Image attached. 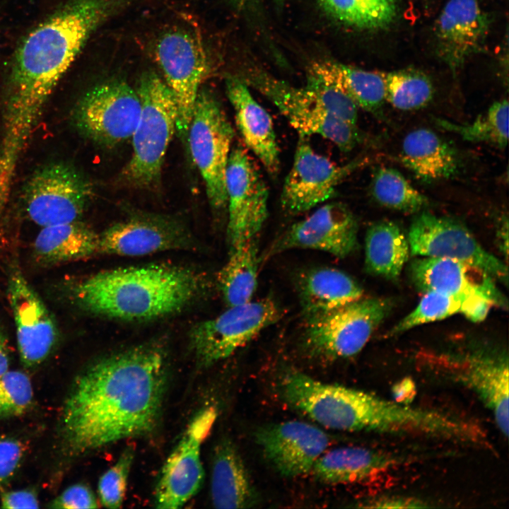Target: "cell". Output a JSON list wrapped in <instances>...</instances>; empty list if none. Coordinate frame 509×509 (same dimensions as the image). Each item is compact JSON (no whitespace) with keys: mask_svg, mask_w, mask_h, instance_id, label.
<instances>
[{"mask_svg":"<svg viewBox=\"0 0 509 509\" xmlns=\"http://www.w3.org/2000/svg\"><path fill=\"white\" fill-rule=\"evenodd\" d=\"M166 378V356L158 346H136L92 363L76 379L64 406L68 445L81 452L151 431Z\"/></svg>","mask_w":509,"mask_h":509,"instance_id":"obj_1","label":"cell"},{"mask_svg":"<svg viewBox=\"0 0 509 509\" xmlns=\"http://www.w3.org/2000/svg\"><path fill=\"white\" fill-rule=\"evenodd\" d=\"M131 1L69 0L24 37L7 83L0 144L4 152H23L45 103L88 38Z\"/></svg>","mask_w":509,"mask_h":509,"instance_id":"obj_2","label":"cell"},{"mask_svg":"<svg viewBox=\"0 0 509 509\" xmlns=\"http://www.w3.org/2000/svg\"><path fill=\"white\" fill-rule=\"evenodd\" d=\"M199 276L175 266L117 268L91 275L71 288L78 305L91 313L128 320L177 311L202 288Z\"/></svg>","mask_w":509,"mask_h":509,"instance_id":"obj_3","label":"cell"},{"mask_svg":"<svg viewBox=\"0 0 509 509\" xmlns=\"http://www.w3.org/2000/svg\"><path fill=\"white\" fill-rule=\"evenodd\" d=\"M281 390L289 405L328 428L378 433L389 419L385 399L363 390L320 382L300 372L286 375Z\"/></svg>","mask_w":509,"mask_h":509,"instance_id":"obj_4","label":"cell"},{"mask_svg":"<svg viewBox=\"0 0 509 509\" xmlns=\"http://www.w3.org/2000/svg\"><path fill=\"white\" fill-rule=\"evenodd\" d=\"M136 91L141 113L131 137L132 154L122 176L130 186L142 189L159 181L168 148L177 133V107L165 81L155 73L145 74Z\"/></svg>","mask_w":509,"mask_h":509,"instance_id":"obj_5","label":"cell"},{"mask_svg":"<svg viewBox=\"0 0 509 509\" xmlns=\"http://www.w3.org/2000/svg\"><path fill=\"white\" fill-rule=\"evenodd\" d=\"M240 78L272 103L299 135L320 136L344 152L365 140L356 124L331 114L307 86L296 88L260 71H249Z\"/></svg>","mask_w":509,"mask_h":509,"instance_id":"obj_6","label":"cell"},{"mask_svg":"<svg viewBox=\"0 0 509 509\" xmlns=\"http://www.w3.org/2000/svg\"><path fill=\"white\" fill-rule=\"evenodd\" d=\"M387 298H361L324 315L306 320L303 342L312 355L345 358L359 353L392 310Z\"/></svg>","mask_w":509,"mask_h":509,"instance_id":"obj_7","label":"cell"},{"mask_svg":"<svg viewBox=\"0 0 509 509\" xmlns=\"http://www.w3.org/2000/svg\"><path fill=\"white\" fill-rule=\"evenodd\" d=\"M235 132L220 103L200 88L188 128L187 141L194 163L204 180L210 205L227 204L226 172Z\"/></svg>","mask_w":509,"mask_h":509,"instance_id":"obj_8","label":"cell"},{"mask_svg":"<svg viewBox=\"0 0 509 509\" xmlns=\"http://www.w3.org/2000/svg\"><path fill=\"white\" fill-rule=\"evenodd\" d=\"M141 109L136 90L124 81L111 80L86 92L74 108L72 119L87 138L113 147L131 137Z\"/></svg>","mask_w":509,"mask_h":509,"instance_id":"obj_9","label":"cell"},{"mask_svg":"<svg viewBox=\"0 0 509 509\" xmlns=\"http://www.w3.org/2000/svg\"><path fill=\"white\" fill-rule=\"evenodd\" d=\"M93 190L72 165L55 162L36 170L27 182L23 201L27 215L46 227L79 221Z\"/></svg>","mask_w":509,"mask_h":509,"instance_id":"obj_10","label":"cell"},{"mask_svg":"<svg viewBox=\"0 0 509 509\" xmlns=\"http://www.w3.org/2000/svg\"><path fill=\"white\" fill-rule=\"evenodd\" d=\"M281 315L279 306L269 298L228 307L193 328L192 348L202 364L211 365L230 356Z\"/></svg>","mask_w":509,"mask_h":509,"instance_id":"obj_11","label":"cell"},{"mask_svg":"<svg viewBox=\"0 0 509 509\" xmlns=\"http://www.w3.org/2000/svg\"><path fill=\"white\" fill-rule=\"evenodd\" d=\"M367 160L359 158L338 165L315 151L308 136L299 135L293 163L282 188L283 210L296 215L326 202L335 195L338 186Z\"/></svg>","mask_w":509,"mask_h":509,"instance_id":"obj_12","label":"cell"},{"mask_svg":"<svg viewBox=\"0 0 509 509\" xmlns=\"http://www.w3.org/2000/svg\"><path fill=\"white\" fill-rule=\"evenodd\" d=\"M410 253L419 257H445L480 267L505 285L507 266L486 251L460 221L422 211L413 219L407 234Z\"/></svg>","mask_w":509,"mask_h":509,"instance_id":"obj_13","label":"cell"},{"mask_svg":"<svg viewBox=\"0 0 509 509\" xmlns=\"http://www.w3.org/2000/svg\"><path fill=\"white\" fill-rule=\"evenodd\" d=\"M156 55L177 105V133L185 141L200 86L209 73L204 49L189 33L172 30L160 37Z\"/></svg>","mask_w":509,"mask_h":509,"instance_id":"obj_14","label":"cell"},{"mask_svg":"<svg viewBox=\"0 0 509 509\" xmlns=\"http://www.w3.org/2000/svg\"><path fill=\"white\" fill-rule=\"evenodd\" d=\"M226 190L230 248L256 238L268 216L267 187L246 150L239 146L229 156Z\"/></svg>","mask_w":509,"mask_h":509,"instance_id":"obj_15","label":"cell"},{"mask_svg":"<svg viewBox=\"0 0 509 509\" xmlns=\"http://www.w3.org/2000/svg\"><path fill=\"white\" fill-rule=\"evenodd\" d=\"M358 232L356 218L345 204L327 203L291 225L271 245L264 259L291 249L320 250L344 258L357 249Z\"/></svg>","mask_w":509,"mask_h":509,"instance_id":"obj_16","label":"cell"},{"mask_svg":"<svg viewBox=\"0 0 509 509\" xmlns=\"http://www.w3.org/2000/svg\"><path fill=\"white\" fill-rule=\"evenodd\" d=\"M215 419V410L206 409L188 426L162 469L155 495L157 508H181L199 490L204 475L201 445Z\"/></svg>","mask_w":509,"mask_h":509,"instance_id":"obj_17","label":"cell"},{"mask_svg":"<svg viewBox=\"0 0 509 509\" xmlns=\"http://www.w3.org/2000/svg\"><path fill=\"white\" fill-rule=\"evenodd\" d=\"M8 296L14 319L22 363L33 367L53 349L58 331L49 310L25 276L13 271L8 281Z\"/></svg>","mask_w":509,"mask_h":509,"instance_id":"obj_18","label":"cell"},{"mask_svg":"<svg viewBox=\"0 0 509 509\" xmlns=\"http://www.w3.org/2000/svg\"><path fill=\"white\" fill-rule=\"evenodd\" d=\"M442 374L473 391L493 414L498 430L508 435V358L504 353L474 351L442 366Z\"/></svg>","mask_w":509,"mask_h":509,"instance_id":"obj_19","label":"cell"},{"mask_svg":"<svg viewBox=\"0 0 509 509\" xmlns=\"http://www.w3.org/2000/svg\"><path fill=\"white\" fill-rule=\"evenodd\" d=\"M255 438L267 460L286 477L312 469L329 443L323 431L298 421L266 425L257 431Z\"/></svg>","mask_w":509,"mask_h":509,"instance_id":"obj_20","label":"cell"},{"mask_svg":"<svg viewBox=\"0 0 509 509\" xmlns=\"http://www.w3.org/2000/svg\"><path fill=\"white\" fill-rule=\"evenodd\" d=\"M409 276L415 288L423 293L476 294L495 306L508 309V300L494 278L479 266L450 258L419 257L410 262Z\"/></svg>","mask_w":509,"mask_h":509,"instance_id":"obj_21","label":"cell"},{"mask_svg":"<svg viewBox=\"0 0 509 509\" xmlns=\"http://www.w3.org/2000/svg\"><path fill=\"white\" fill-rule=\"evenodd\" d=\"M488 20L478 0H448L435 27L437 52L453 73L482 45Z\"/></svg>","mask_w":509,"mask_h":509,"instance_id":"obj_22","label":"cell"},{"mask_svg":"<svg viewBox=\"0 0 509 509\" xmlns=\"http://www.w3.org/2000/svg\"><path fill=\"white\" fill-rule=\"evenodd\" d=\"M192 246L191 237L176 223L135 218L117 223L99 235L98 253L139 256Z\"/></svg>","mask_w":509,"mask_h":509,"instance_id":"obj_23","label":"cell"},{"mask_svg":"<svg viewBox=\"0 0 509 509\" xmlns=\"http://www.w3.org/2000/svg\"><path fill=\"white\" fill-rule=\"evenodd\" d=\"M226 90L245 146L269 174L276 175L280 166V152L271 117L240 77L227 78Z\"/></svg>","mask_w":509,"mask_h":509,"instance_id":"obj_24","label":"cell"},{"mask_svg":"<svg viewBox=\"0 0 509 509\" xmlns=\"http://www.w3.org/2000/svg\"><path fill=\"white\" fill-rule=\"evenodd\" d=\"M305 319L332 311L363 296L361 286L348 274L331 267H317L302 274L297 281Z\"/></svg>","mask_w":509,"mask_h":509,"instance_id":"obj_25","label":"cell"},{"mask_svg":"<svg viewBox=\"0 0 509 509\" xmlns=\"http://www.w3.org/2000/svg\"><path fill=\"white\" fill-rule=\"evenodd\" d=\"M399 158L417 179L428 183L452 177L460 167L455 148L426 128L413 130L406 135Z\"/></svg>","mask_w":509,"mask_h":509,"instance_id":"obj_26","label":"cell"},{"mask_svg":"<svg viewBox=\"0 0 509 509\" xmlns=\"http://www.w3.org/2000/svg\"><path fill=\"white\" fill-rule=\"evenodd\" d=\"M211 497L217 508H247L257 501L243 460L234 444L221 441L213 460Z\"/></svg>","mask_w":509,"mask_h":509,"instance_id":"obj_27","label":"cell"},{"mask_svg":"<svg viewBox=\"0 0 509 509\" xmlns=\"http://www.w3.org/2000/svg\"><path fill=\"white\" fill-rule=\"evenodd\" d=\"M308 73L340 90L358 107L379 119L383 117L385 88L382 74L329 61L311 64Z\"/></svg>","mask_w":509,"mask_h":509,"instance_id":"obj_28","label":"cell"},{"mask_svg":"<svg viewBox=\"0 0 509 509\" xmlns=\"http://www.w3.org/2000/svg\"><path fill=\"white\" fill-rule=\"evenodd\" d=\"M397 463L390 454L360 447H345L323 453L312 469L320 481L333 484L363 480Z\"/></svg>","mask_w":509,"mask_h":509,"instance_id":"obj_29","label":"cell"},{"mask_svg":"<svg viewBox=\"0 0 509 509\" xmlns=\"http://www.w3.org/2000/svg\"><path fill=\"white\" fill-rule=\"evenodd\" d=\"M36 259L53 265L87 258L99 251V235L79 221L42 227L33 244Z\"/></svg>","mask_w":509,"mask_h":509,"instance_id":"obj_30","label":"cell"},{"mask_svg":"<svg viewBox=\"0 0 509 509\" xmlns=\"http://www.w3.org/2000/svg\"><path fill=\"white\" fill-rule=\"evenodd\" d=\"M410 255L407 235L397 223L378 221L368 228L365 236V269L369 274L396 281Z\"/></svg>","mask_w":509,"mask_h":509,"instance_id":"obj_31","label":"cell"},{"mask_svg":"<svg viewBox=\"0 0 509 509\" xmlns=\"http://www.w3.org/2000/svg\"><path fill=\"white\" fill-rule=\"evenodd\" d=\"M259 260L256 238L230 248L228 259L218 276L228 307L252 300L257 285Z\"/></svg>","mask_w":509,"mask_h":509,"instance_id":"obj_32","label":"cell"},{"mask_svg":"<svg viewBox=\"0 0 509 509\" xmlns=\"http://www.w3.org/2000/svg\"><path fill=\"white\" fill-rule=\"evenodd\" d=\"M370 192L379 205L404 213H416L430 204L427 197L414 188L399 171L390 167L374 170Z\"/></svg>","mask_w":509,"mask_h":509,"instance_id":"obj_33","label":"cell"},{"mask_svg":"<svg viewBox=\"0 0 509 509\" xmlns=\"http://www.w3.org/2000/svg\"><path fill=\"white\" fill-rule=\"evenodd\" d=\"M324 10L339 21L356 28L388 27L397 14L394 0H320Z\"/></svg>","mask_w":509,"mask_h":509,"instance_id":"obj_34","label":"cell"},{"mask_svg":"<svg viewBox=\"0 0 509 509\" xmlns=\"http://www.w3.org/2000/svg\"><path fill=\"white\" fill-rule=\"evenodd\" d=\"M508 101L493 103L487 111L469 124H456L441 118H433L440 127L458 134L463 140L484 142L504 148L508 142Z\"/></svg>","mask_w":509,"mask_h":509,"instance_id":"obj_35","label":"cell"},{"mask_svg":"<svg viewBox=\"0 0 509 509\" xmlns=\"http://www.w3.org/2000/svg\"><path fill=\"white\" fill-rule=\"evenodd\" d=\"M382 75L385 100L396 109L418 110L426 106L433 98V84L419 70L404 69Z\"/></svg>","mask_w":509,"mask_h":509,"instance_id":"obj_36","label":"cell"},{"mask_svg":"<svg viewBox=\"0 0 509 509\" xmlns=\"http://www.w3.org/2000/svg\"><path fill=\"white\" fill-rule=\"evenodd\" d=\"M467 296H453L435 291L424 293L417 306L393 326L387 334L388 337L396 336L417 326L460 312L462 303Z\"/></svg>","mask_w":509,"mask_h":509,"instance_id":"obj_37","label":"cell"},{"mask_svg":"<svg viewBox=\"0 0 509 509\" xmlns=\"http://www.w3.org/2000/svg\"><path fill=\"white\" fill-rule=\"evenodd\" d=\"M33 390L29 377L19 370H7L0 376V418L19 416L33 402Z\"/></svg>","mask_w":509,"mask_h":509,"instance_id":"obj_38","label":"cell"},{"mask_svg":"<svg viewBox=\"0 0 509 509\" xmlns=\"http://www.w3.org/2000/svg\"><path fill=\"white\" fill-rule=\"evenodd\" d=\"M133 460L132 450H126L115 464L101 476L98 489L103 506L117 508L122 504Z\"/></svg>","mask_w":509,"mask_h":509,"instance_id":"obj_39","label":"cell"},{"mask_svg":"<svg viewBox=\"0 0 509 509\" xmlns=\"http://www.w3.org/2000/svg\"><path fill=\"white\" fill-rule=\"evenodd\" d=\"M306 86L314 92L331 114L340 119L357 124L358 107L346 95L318 77L308 73Z\"/></svg>","mask_w":509,"mask_h":509,"instance_id":"obj_40","label":"cell"},{"mask_svg":"<svg viewBox=\"0 0 509 509\" xmlns=\"http://www.w3.org/2000/svg\"><path fill=\"white\" fill-rule=\"evenodd\" d=\"M93 491L84 484H77L66 488L51 504V508L63 509H87L98 508Z\"/></svg>","mask_w":509,"mask_h":509,"instance_id":"obj_41","label":"cell"},{"mask_svg":"<svg viewBox=\"0 0 509 509\" xmlns=\"http://www.w3.org/2000/svg\"><path fill=\"white\" fill-rule=\"evenodd\" d=\"M24 454L23 445L12 438H0V483L10 479Z\"/></svg>","mask_w":509,"mask_h":509,"instance_id":"obj_42","label":"cell"},{"mask_svg":"<svg viewBox=\"0 0 509 509\" xmlns=\"http://www.w3.org/2000/svg\"><path fill=\"white\" fill-rule=\"evenodd\" d=\"M493 306L488 299L476 294L467 296L462 303L460 313L473 322L485 320L491 308Z\"/></svg>","mask_w":509,"mask_h":509,"instance_id":"obj_43","label":"cell"},{"mask_svg":"<svg viewBox=\"0 0 509 509\" xmlns=\"http://www.w3.org/2000/svg\"><path fill=\"white\" fill-rule=\"evenodd\" d=\"M1 507L3 508H37L39 501L35 493L30 490L11 491L1 496Z\"/></svg>","mask_w":509,"mask_h":509,"instance_id":"obj_44","label":"cell"},{"mask_svg":"<svg viewBox=\"0 0 509 509\" xmlns=\"http://www.w3.org/2000/svg\"><path fill=\"white\" fill-rule=\"evenodd\" d=\"M366 503L367 505L364 507L374 508H417L428 507L419 500L397 496L378 498Z\"/></svg>","mask_w":509,"mask_h":509,"instance_id":"obj_45","label":"cell"},{"mask_svg":"<svg viewBox=\"0 0 509 509\" xmlns=\"http://www.w3.org/2000/svg\"><path fill=\"white\" fill-rule=\"evenodd\" d=\"M9 353L5 334L0 327V376L8 370Z\"/></svg>","mask_w":509,"mask_h":509,"instance_id":"obj_46","label":"cell"},{"mask_svg":"<svg viewBox=\"0 0 509 509\" xmlns=\"http://www.w3.org/2000/svg\"><path fill=\"white\" fill-rule=\"evenodd\" d=\"M235 1H237L238 4L241 5L244 2L245 0H235Z\"/></svg>","mask_w":509,"mask_h":509,"instance_id":"obj_47","label":"cell"}]
</instances>
